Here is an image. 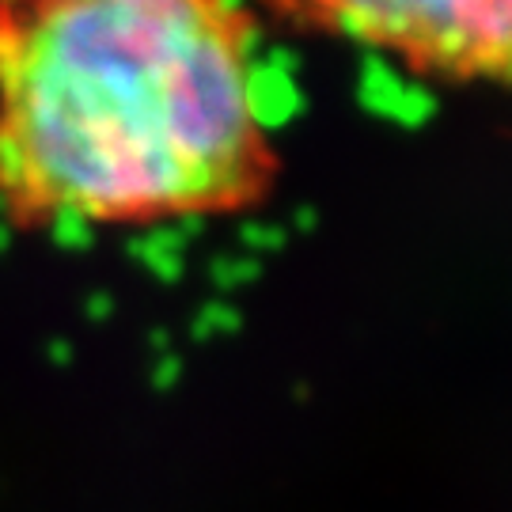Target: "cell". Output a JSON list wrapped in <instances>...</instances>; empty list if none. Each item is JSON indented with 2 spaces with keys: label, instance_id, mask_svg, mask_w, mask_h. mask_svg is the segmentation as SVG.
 Here are the masks:
<instances>
[{
  "label": "cell",
  "instance_id": "1",
  "mask_svg": "<svg viewBox=\"0 0 512 512\" xmlns=\"http://www.w3.org/2000/svg\"><path fill=\"white\" fill-rule=\"evenodd\" d=\"M247 0H0V220L148 228L270 202Z\"/></svg>",
  "mask_w": 512,
  "mask_h": 512
},
{
  "label": "cell",
  "instance_id": "2",
  "mask_svg": "<svg viewBox=\"0 0 512 512\" xmlns=\"http://www.w3.org/2000/svg\"><path fill=\"white\" fill-rule=\"evenodd\" d=\"M255 4L293 31L391 57L414 80L444 88L512 92V0H255Z\"/></svg>",
  "mask_w": 512,
  "mask_h": 512
}]
</instances>
